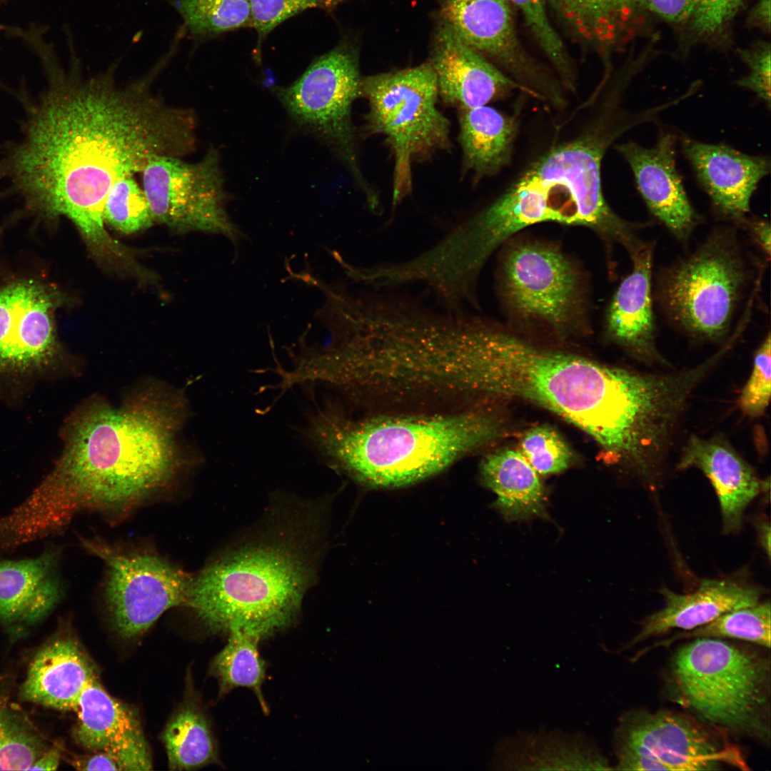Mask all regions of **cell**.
<instances>
[{"mask_svg": "<svg viewBox=\"0 0 771 771\" xmlns=\"http://www.w3.org/2000/svg\"><path fill=\"white\" fill-rule=\"evenodd\" d=\"M771 341L768 333L754 358L751 375L739 398L744 413L752 418L761 416L766 410L771 391Z\"/></svg>", "mask_w": 771, "mask_h": 771, "instance_id": "cell-39", "label": "cell"}, {"mask_svg": "<svg viewBox=\"0 0 771 771\" xmlns=\"http://www.w3.org/2000/svg\"><path fill=\"white\" fill-rule=\"evenodd\" d=\"M521 453L537 473L561 472L570 463V450L560 435L547 426L530 429L520 443Z\"/></svg>", "mask_w": 771, "mask_h": 771, "instance_id": "cell-38", "label": "cell"}, {"mask_svg": "<svg viewBox=\"0 0 771 771\" xmlns=\"http://www.w3.org/2000/svg\"><path fill=\"white\" fill-rule=\"evenodd\" d=\"M429 63L436 76L439 97L458 110L487 105L512 90L525 91L443 21L435 34Z\"/></svg>", "mask_w": 771, "mask_h": 771, "instance_id": "cell-17", "label": "cell"}, {"mask_svg": "<svg viewBox=\"0 0 771 771\" xmlns=\"http://www.w3.org/2000/svg\"><path fill=\"white\" fill-rule=\"evenodd\" d=\"M161 59L141 80L118 84L116 64L82 79L54 74V82L12 151L5 171L34 208L69 218L97 261L111 264L126 246L105 228L104 203L119 178L141 172L158 156L193 151V111L166 103L150 91Z\"/></svg>", "mask_w": 771, "mask_h": 771, "instance_id": "cell-1", "label": "cell"}, {"mask_svg": "<svg viewBox=\"0 0 771 771\" xmlns=\"http://www.w3.org/2000/svg\"><path fill=\"white\" fill-rule=\"evenodd\" d=\"M490 766L509 771L613 770L593 737L583 732L545 727L501 738Z\"/></svg>", "mask_w": 771, "mask_h": 771, "instance_id": "cell-19", "label": "cell"}, {"mask_svg": "<svg viewBox=\"0 0 771 771\" xmlns=\"http://www.w3.org/2000/svg\"><path fill=\"white\" fill-rule=\"evenodd\" d=\"M362 79L358 51L343 40L316 58L291 84L276 86L273 92L292 123L329 149L376 210L380 199L363 174L352 119L353 105L361 97Z\"/></svg>", "mask_w": 771, "mask_h": 771, "instance_id": "cell-9", "label": "cell"}, {"mask_svg": "<svg viewBox=\"0 0 771 771\" xmlns=\"http://www.w3.org/2000/svg\"><path fill=\"white\" fill-rule=\"evenodd\" d=\"M740 56L750 69L749 74L737 81L739 86L755 92L770 107V46L759 44L740 50Z\"/></svg>", "mask_w": 771, "mask_h": 771, "instance_id": "cell-40", "label": "cell"}, {"mask_svg": "<svg viewBox=\"0 0 771 771\" xmlns=\"http://www.w3.org/2000/svg\"><path fill=\"white\" fill-rule=\"evenodd\" d=\"M695 467L710 480L717 495L725 533L737 532L747 505L769 488L725 440L692 435L683 448L677 468Z\"/></svg>", "mask_w": 771, "mask_h": 771, "instance_id": "cell-22", "label": "cell"}, {"mask_svg": "<svg viewBox=\"0 0 771 771\" xmlns=\"http://www.w3.org/2000/svg\"><path fill=\"white\" fill-rule=\"evenodd\" d=\"M770 662L719 638L680 647L670 663L676 703L704 722L735 735L770 739Z\"/></svg>", "mask_w": 771, "mask_h": 771, "instance_id": "cell-7", "label": "cell"}, {"mask_svg": "<svg viewBox=\"0 0 771 771\" xmlns=\"http://www.w3.org/2000/svg\"><path fill=\"white\" fill-rule=\"evenodd\" d=\"M46 748L16 713L0 704V770H28Z\"/></svg>", "mask_w": 771, "mask_h": 771, "instance_id": "cell-36", "label": "cell"}, {"mask_svg": "<svg viewBox=\"0 0 771 771\" xmlns=\"http://www.w3.org/2000/svg\"><path fill=\"white\" fill-rule=\"evenodd\" d=\"M675 136L660 132L650 148L628 141L615 148L628 163L650 211L677 238L685 240L697 223L675 163Z\"/></svg>", "mask_w": 771, "mask_h": 771, "instance_id": "cell-18", "label": "cell"}, {"mask_svg": "<svg viewBox=\"0 0 771 771\" xmlns=\"http://www.w3.org/2000/svg\"><path fill=\"white\" fill-rule=\"evenodd\" d=\"M468 392L540 405L590 435L613 463L628 468L642 460L660 439L670 408L660 374L544 350L481 323Z\"/></svg>", "mask_w": 771, "mask_h": 771, "instance_id": "cell-3", "label": "cell"}, {"mask_svg": "<svg viewBox=\"0 0 771 771\" xmlns=\"http://www.w3.org/2000/svg\"><path fill=\"white\" fill-rule=\"evenodd\" d=\"M642 0H546L568 32L598 52L608 55L628 38Z\"/></svg>", "mask_w": 771, "mask_h": 771, "instance_id": "cell-27", "label": "cell"}, {"mask_svg": "<svg viewBox=\"0 0 771 771\" xmlns=\"http://www.w3.org/2000/svg\"><path fill=\"white\" fill-rule=\"evenodd\" d=\"M368 103L366 131L382 136L394 157L392 206L412 191V166L452 148L450 122L438 108L435 74L429 62L363 77Z\"/></svg>", "mask_w": 771, "mask_h": 771, "instance_id": "cell-8", "label": "cell"}, {"mask_svg": "<svg viewBox=\"0 0 771 771\" xmlns=\"http://www.w3.org/2000/svg\"><path fill=\"white\" fill-rule=\"evenodd\" d=\"M228 635L227 644L214 657L210 666V673L219 685L218 697L236 687H247L256 695L263 712L268 713L261 689L266 664L258 648L261 638L244 630H233Z\"/></svg>", "mask_w": 771, "mask_h": 771, "instance_id": "cell-31", "label": "cell"}, {"mask_svg": "<svg viewBox=\"0 0 771 771\" xmlns=\"http://www.w3.org/2000/svg\"><path fill=\"white\" fill-rule=\"evenodd\" d=\"M665 605L641 623V628L620 650L675 629L690 630L720 615L760 602L758 589L730 580L704 579L690 594H678L662 588Z\"/></svg>", "mask_w": 771, "mask_h": 771, "instance_id": "cell-23", "label": "cell"}, {"mask_svg": "<svg viewBox=\"0 0 771 771\" xmlns=\"http://www.w3.org/2000/svg\"><path fill=\"white\" fill-rule=\"evenodd\" d=\"M181 158L155 156L141 171L153 221L178 232L230 233L218 151L211 148L195 163Z\"/></svg>", "mask_w": 771, "mask_h": 771, "instance_id": "cell-13", "label": "cell"}, {"mask_svg": "<svg viewBox=\"0 0 771 771\" xmlns=\"http://www.w3.org/2000/svg\"><path fill=\"white\" fill-rule=\"evenodd\" d=\"M94 752L76 759L74 765L81 770H119L115 760L108 751Z\"/></svg>", "mask_w": 771, "mask_h": 771, "instance_id": "cell-43", "label": "cell"}, {"mask_svg": "<svg viewBox=\"0 0 771 771\" xmlns=\"http://www.w3.org/2000/svg\"><path fill=\"white\" fill-rule=\"evenodd\" d=\"M458 111L461 171L478 183L497 174L508 164L518 133V120L487 105Z\"/></svg>", "mask_w": 771, "mask_h": 771, "instance_id": "cell-26", "label": "cell"}, {"mask_svg": "<svg viewBox=\"0 0 771 771\" xmlns=\"http://www.w3.org/2000/svg\"><path fill=\"white\" fill-rule=\"evenodd\" d=\"M182 400L144 392L114 408L94 400L69 418L51 472L9 515L32 542L61 531L83 511L125 517L170 485L180 469L176 441Z\"/></svg>", "mask_w": 771, "mask_h": 771, "instance_id": "cell-2", "label": "cell"}, {"mask_svg": "<svg viewBox=\"0 0 771 771\" xmlns=\"http://www.w3.org/2000/svg\"><path fill=\"white\" fill-rule=\"evenodd\" d=\"M54 291L24 281L0 288V368L26 371L47 364L57 346Z\"/></svg>", "mask_w": 771, "mask_h": 771, "instance_id": "cell-16", "label": "cell"}, {"mask_svg": "<svg viewBox=\"0 0 771 771\" xmlns=\"http://www.w3.org/2000/svg\"><path fill=\"white\" fill-rule=\"evenodd\" d=\"M745 281L737 247L725 233L712 235L664 276L660 297L670 316L697 336L727 332Z\"/></svg>", "mask_w": 771, "mask_h": 771, "instance_id": "cell-10", "label": "cell"}, {"mask_svg": "<svg viewBox=\"0 0 771 771\" xmlns=\"http://www.w3.org/2000/svg\"><path fill=\"white\" fill-rule=\"evenodd\" d=\"M770 600L725 613L707 624L676 633L669 638L642 649L633 657L638 660L646 652L660 647H668L677 640L689 638H732L770 647Z\"/></svg>", "mask_w": 771, "mask_h": 771, "instance_id": "cell-32", "label": "cell"}, {"mask_svg": "<svg viewBox=\"0 0 771 771\" xmlns=\"http://www.w3.org/2000/svg\"><path fill=\"white\" fill-rule=\"evenodd\" d=\"M485 485L497 495V509L510 521L545 514V492L537 472L518 451L487 455L480 465Z\"/></svg>", "mask_w": 771, "mask_h": 771, "instance_id": "cell-28", "label": "cell"}, {"mask_svg": "<svg viewBox=\"0 0 771 771\" xmlns=\"http://www.w3.org/2000/svg\"><path fill=\"white\" fill-rule=\"evenodd\" d=\"M750 228L759 245L770 256L771 235L770 223L765 221H752L750 223Z\"/></svg>", "mask_w": 771, "mask_h": 771, "instance_id": "cell-46", "label": "cell"}, {"mask_svg": "<svg viewBox=\"0 0 771 771\" xmlns=\"http://www.w3.org/2000/svg\"><path fill=\"white\" fill-rule=\"evenodd\" d=\"M74 711L75 738L91 752L112 749L142 730L136 713L109 695L98 678L84 689Z\"/></svg>", "mask_w": 771, "mask_h": 771, "instance_id": "cell-29", "label": "cell"}, {"mask_svg": "<svg viewBox=\"0 0 771 771\" xmlns=\"http://www.w3.org/2000/svg\"><path fill=\"white\" fill-rule=\"evenodd\" d=\"M59 557V549L49 547L34 558L0 560V622L5 627L23 630L59 604L63 595Z\"/></svg>", "mask_w": 771, "mask_h": 771, "instance_id": "cell-21", "label": "cell"}, {"mask_svg": "<svg viewBox=\"0 0 771 771\" xmlns=\"http://www.w3.org/2000/svg\"><path fill=\"white\" fill-rule=\"evenodd\" d=\"M682 147L715 206L723 213L742 220L757 183L770 173L769 157L687 137L682 138Z\"/></svg>", "mask_w": 771, "mask_h": 771, "instance_id": "cell-20", "label": "cell"}, {"mask_svg": "<svg viewBox=\"0 0 771 771\" xmlns=\"http://www.w3.org/2000/svg\"><path fill=\"white\" fill-rule=\"evenodd\" d=\"M500 430L485 411L356 421L325 399L307 412L301 435L318 457L354 479L396 488L440 473Z\"/></svg>", "mask_w": 771, "mask_h": 771, "instance_id": "cell-5", "label": "cell"}, {"mask_svg": "<svg viewBox=\"0 0 771 771\" xmlns=\"http://www.w3.org/2000/svg\"><path fill=\"white\" fill-rule=\"evenodd\" d=\"M60 762V752L57 748L46 750L29 767L28 770H55Z\"/></svg>", "mask_w": 771, "mask_h": 771, "instance_id": "cell-44", "label": "cell"}, {"mask_svg": "<svg viewBox=\"0 0 771 771\" xmlns=\"http://www.w3.org/2000/svg\"><path fill=\"white\" fill-rule=\"evenodd\" d=\"M618 770H747L735 745L713 737L683 715L667 710L622 715L613 735Z\"/></svg>", "mask_w": 771, "mask_h": 771, "instance_id": "cell-11", "label": "cell"}, {"mask_svg": "<svg viewBox=\"0 0 771 771\" xmlns=\"http://www.w3.org/2000/svg\"><path fill=\"white\" fill-rule=\"evenodd\" d=\"M278 498L253 532L191 575L185 606L211 631L262 639L296 621L324 550L326 508Z\"/></svg>", "mask_w": 771, "mask_h": 771, "instance_id": "cell-4", "label": "cell"}, {"mask_svg": "<svg viewBox=\"0 0 771 771\" xmlns=\"http://www.w3.org/2000/svg\"><path fill=\"white\" fill-rule=\"evenodd\" d=\"M694 11L691 25L702 34L711 36L721 31L735 16L743 0H692Z\"/></svg>", "mask_w": 771, "mask_h": 771, "instance_id": "cell-41", "label": "cell"}, {"mask_svg": "<svg viewBox=\"0 0 771 771\" xmlns=\"http://www.w3.org/2000/svg\"><path fill=\"white\" fill-rule=\"evenodd\" d=\"M642 4L670 22L690 23L692 19V0H642Z\"/></svg>", "mask_w": 771, "mask_h": 771, "instance_id": "cell-42", "label": "cell"}, {"mask_svg": "<svg viewBox=\"0 0 771 771\" xmlns=\"http://www.w3.org/2000/svg\"><path fill=\"white\" fill-rule=\"evenodd\" d=\"M181 16L197 43L236 29L251 27L248 0H162Z\"/></svg>", "mask_w": 771, "mask_h": 771, "instance_id": "cell-33", "label": "cell"}, {"mask_svg": "<svg viewBox=\"0 0 771 771\" xmlns=\"http://www.w3.org/2000/svg\"><path fill=\"white\" fill-rule=\"evenodd\" d=\"M770 0H760L750 16L751 23L764 30H770Z\"/></svg>", "mask_w": 771, "mask_h": 771, "instance_id": "cell-45", "label": "cell"}, {"mask_svg": "<svg viewBox=\"0 0 771 771\" xmlns=\"http://www.w3.org/2000/svg\"><path fill=\"white\" fill-rule=\"evenodd\" d=\"M759 542L767 555L770 556V525L765 518L759 519L756 523Z\"/></svg>", "mask_w": 771, "mask_h": 771, "instance_id": "cell-47", "label": "cell"}, {"mask_svg": "<svg viewBox=\"0 0 771 771\" xmlns=\"http://www.w3.org/2000/svg\"><path fill=\"white\" fill-rule=\"evenodd\" d=\"M163 741L171 769L192 770L219 762L210 723L195 702L186 703L172 717Z\"/></svg>", "mask_w": 771, "mask_h": 771, "instance_id": "cell-30", "label": "cell"}, {"mask_svg": "<svg viewBox=\"0 0 771 771\" xmlns=\"http://www.w3.org/2000/svg\"><path fill=\"white\" fill-rule=\"evenodd\" d=\"M652 252L651 245L641 243L631 254L633 269L612 300L607 327L615 340L640 359L662 361L655 345L650 295Z\"/></svg>", "mask_w": 771, "mask_h": 771, "instance_id": "cell-25", "label": "cell"}, {"mask_svg": "<svg viewBox=\"0 0 771 771\" xmlns=\"http://www.w3.org/2000/svg\"><path fill=\"white\" fill-rule=\"evenodd\" d=\"M103 216L106 223L127 234L148 228L154 223L144 191L132 176L121 178L111 186Z\"/></svg>", "mask_w": 771, "mask_h": 771, "instance_id": "cell-34", "label": "cell"}, {"mask_svg": "<svg viewBox=\"0 0 771 771\" xmlns=\"http://www.w3.org/2000/svg\"><path fill=\"white\" fill-rule=\"evenodd\" d=\"M98 678L95 665L74 638L60 635L34 656L21 695L58 710H74L84 689Z\"/></svg>", "mask_w": 771, "mask_h": 771, "instance_id": "cell-24", "label": "cell"}, {"mask_svg": "<svg viewBox=\"0 0 771 771\" xmlns=\"http://www.w3.org/2000/svg\"><path fill=\"white\" fill-rule=\"evenodd\" d=\"M252 28L257 33L255 57L261 59V45L277 26L309 9L332 11L343 0H248Z\"/></svg>", "mask_w": 771, "mask_h": 771, "instance_id": "cell-37", "label": "cell"}, {"mask_svg": "<svg viewBox=\"0 0 771 771\" xmlns=\"http://www.w3.org/2000/svg\"><path fill=\"white\" fill-rule=\"evenodd\" d=\"M592 124L577 136L553 146L499 197L478 213L480 226L498 247L517 231L553 221L583 226L626 246L639 243L633 226L610 208L603 195L601 164L610 146L642 124L614 98H605Z\"/></svg>", "mask_w": 771, "mask_h": 771, "instance_id": "cell-6", "label": "cell"}, {"mask_svg": "<svg viewBox=\"0 0 771 771\" xmlns=\"http://www.w3.org/2000/svg\"><path fill=\"white\" fill-rule=\"evenodd\" d=\"M443 21L468 46L500 66L525 92L553 105L558 84L529 55L508 0H440Z\"/></svg>", "mask_w": 771, "mask_h": 771, "instance_id": "cell-15", "label": "cell"}, {"mask_svg": "<svg viewBox=\"0 0 771 771\" xmlns=\"http://www.w3.org/2000/svg\"><path fill=\"white\" fill-rule=\"evenodd\" d=\"M501 276L503 298L517 317L559 328L577 320L579 277L558 249L537 242L515 244L505 255Z\"/></svg>", "mask_w": 771, "mask_h": 771, "instance_id": "cell-14", "label": "cell"}, {"mask_svg": "<svg viewBox=\"0 0 771 771\" xmlns=\"http://www.w3.org/2000/svg\"><path fill=\"white\" fill-rule=\"evenodd\" d=\"M508 1L521 11L533 36L554 66L564 86L574 91L576 74L573 64L563 41L548 18L546 0Z\"/></svg>", "mask_w": 771, "mask_h": 771, "instance_id": "cell-35", "label": "cell"}, {"mask_svg": "<svg viewBox=\"0 0 771 771\" xmlns=\"http://www.w3.org/2000/svg\"><path fill=\"white\" fill-rule=\"evenodd\" d=\"M81 543L106 565V599L124 638L143 634L164 612L185 605L191 575L158 554L126 550L97 539Z\"/></svg>", "mask_w": 771, "mask_h": 771, "instance_id": "cell-12", "label": "cell"}]
</instances>
